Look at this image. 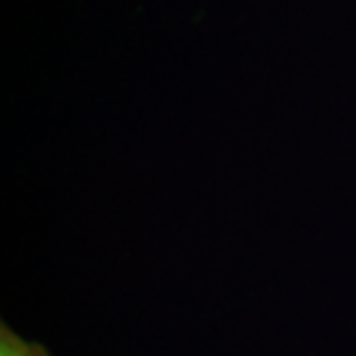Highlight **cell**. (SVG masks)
I'll use <instances>...</instances> for the list:
<instances>
[{"mask_svg":"<svg viewBox=\"0 0 356 356\" xmlns=\"http://www.w3.org/2000/svg\"><path fill=\"white\" fill-rule=\"evenodd\" d=\"M0 356H26L24 352L19 350L17 345H14V340H10V338H3V345H0Z\"/></svg>","mask_w":356,"mask_h":356,"instance_id":"cell-1","label":"cell"}]
</instances>
